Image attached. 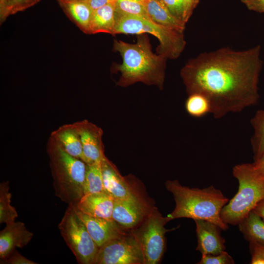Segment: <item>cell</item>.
I'll return each mask as SVG.
<instances>
[{
    "label": "cell",
    "instance_id": "7a4b0ae2",
    "mask_svg": "<svg viewBox=\"0 0 264 264\" xmlns=\"http://www.w3.org/2000/svg\"><path fill=\"white\" fill-rule=\"evenodd\" d=\"M113 49L122 58L121 64L112 67L113 72L121 73L118 86L126 87L141 82L163 88L167 59L153 52L146 35L139 34L135 44L115 40Z\"/></svg>",
    "mask_w": 264,
    "mask_h": 264
},
{
    "label": "cell",
    "instance_id": "ba28073f",
    "mask_svg": "<svg viewBox=\"0 0 264 264\" xmlns=\"http://www.w3.org/2000/svg\"><path fill=\"white\" fill-rule=\"evenodd\" d=\"M170 221L155 208L136 228L131 230L141 249L144 264H156L161 260L165 249V224Z\"/></svg>",
    "mask_w": 264,
    "mask_h": 264
},
{
    "label": "cell",
    "instance_id": "4dcf8cb0",
    "mask_svg": "<svg viewBox=\"0 0 264 264\" xmlns=\"http://www.w3.org/2000/svg\"><path fill=\"white\" fill-rule=\"evenodd\" d=\"M183 5V21L186 23L192 16L199 0H182Z\"/></svg>",
    "mask_w": 264,
    "mask_h": 264
},
{
    "label": "cell",
    "instance_id": "44dd1931",
    "mask_svg": "<svg viewBox=\"0 0 264 264\" xmlns=\"http://www.w3.org/2000/svg\"><path fill=\"white\" fill-rule=\"evenodd\" d=\"M245 240L264 245V220L253 210L238 224Z\"/></svg>",
    "mask_w": 264,
    "mask_h": 264
},
{
    "label": "cell",
    "instance_id": "f1b7e54d",
    "mask_svg": "<svg viewBox=\"0 0 264 264\" xmlns=\"http://www.w3.org/2000/svg\"><path fill=\"white\" fill-rule=\"evenodd\" d=\"M0 264H37L21 254L16 249L14 250L7 257L0 261Z\"/></svg>",
    "mask_w": 264,
    "mask_h": 264
},
{
    "label": "cell",
    "instance_id": "603a6c76",
    "mask_svg": "<svg viewBox=\"0 0 264 264\" xmlns=\"http://www.w3.org/2000/svg\"><path fill=\"white\" fill-rule=\"evenodd\" d=\"M102 192L106 191L103 183L101 162L87 164L84 195Z\"/></svg>",
    "mask_w": 264,
    "mask_h": 264
},
{
    "label": "cell",
    "instance_id": "277c9868",
    "mask_svg": "<svg viewBox=\"0 0 264 264\" xmlns=\"http://www.w3.org/2000/svg\"><path fill=\"white\" fill-rule=\"evenodd\" d=\"M47 153L56 197L68 205H75L84 195L87 164L65 152L49 137Z\"/></svg>",
    "mask_w": 264,
    "mask_h": 264
},
{
    "label": "cell",
    "instance_id": "7c38bea8",
    "mask_svg": "<svg viewBox=\"0 0 264 264\" xmlns=\"http://www.w3.org/2000/svg\"><path fill=\"white\" fill-rule=\"evenodd\" d=\"M73 205L78 216L85 224L90 236L97 246L102 245L127 233L112 219L95 218L87 215Z\"/></svg>",
    "mask_w": 264,
    "mask_h": 264
},
{
    "label": "cell",
    "instance_id": "4316f807",
    "mask_svg": "<svg viewBox=\"0 0 264 264\" xmlns=\"http://www.w3.org/2000/svg\"><path fill=\"white\" fill-rule=\"evenodd\" d=\"M232 257L225 250L217 255H202L198 264H234Z\"/></svg>",
    "mask_w": 264,
    "mask_h": 264
},
{
    "label": "cell",
    "instance_id": "f546056e",
    "mask_svg": "<svg viewBox=\"0 0 264 264\" xmlns=\"http://www.w3.org/2000/svg\"><path fill=\"white\" fill-rule=\"evenodd\" d=\"M41 0H13L10 15L23 11L39 2Z\"/></svg>",
    "mask_w": 264,
    "mask_h": 264
},
{
    "label": "cell",
    "instance_id": "d590c367",
    "mask_svg": "<svg viewBox=\"0 0 264 264\" xmlns=\"http://www.w3.org/2000/svg\"><path fill=\"white\" fill-rule=\"evenodd\" d=\"M264 220V199L260 201L253 210Z\"/></svg>",
    "mask_w": 264,
    "mask_h": 264
},
{
    "label": "cell",
    "instance_id": "4fadbf2b",
    "mask_svg": "<svg viewBox=\"0 0 264 264\" xmlns=\"http://www.w3.org/2000/svg\"><path fill=\"white\" fill-rule=\"evenodd\" d=\"M194 221L198 239L197 250L201 255H217L225 251V240L221 236L222 229L219 225L204 220Z\"/></svg>",
    "mask_w": 264,
    "mask_h": 264
},
{
    "label": "cell",
    "instance_id": "74e56055",
    "mask_svg": "<svg viewBox=\"0 0 264 264\" xmlns=\"http://www.w3.org/2000/svg\"><path fill=\"white\" fill-rule=\"evenodd\" d=\"M79 0L82 1H87L88 0Z\"/></svg>",
    "mask_w": 264,
    "mask_h": 264
},
{
    "label": "cell",
    "instance_id": "ffe728a7",
    "mask_svg": "<svg viewBox=\"0 0 264 264\" xmlns=\"http://www.w3.org/2000/svg\"><path fill=\"white\" fill-rule=\"evenodd\" d=\"M116 23L115 2L93 11L89 34L106 33L114 34Z\"/></svg>",
    "mask_w": 264,
    "mask_h": 264
},
{
    "label": "cell",
    "instance_id": "9a60e30c",
    "mask_svg": "<svg viewBox=\"0 0 264 264\" xmlns=\"http://www.w3.org/2000/svg\"><path fill=\"white\" fill-rule=\"evenodd\" d=\"M33 234L23 222L13 221L6 224L0 232V259L7 257L16 247L23 248L31 240Z\"/></svg>",
    "mask_w": 264,
    "mask_h": 264
},
{
    "label": "cell",
    "instance_id": "30bf717a",
    "mask_svg": "<svg viewBox=\"0 0 264 264\" xmlns=\"http://www.w3.org/2000/svg\"><path fill=\"white\" fill-rule=\"evenodd\" d=\"M153 209L139 197L115 199L112 219L125 230L137 227Z\"/></svg>",
    "mask_w": 264,
    "mask_h": 264
},
{
    "label": "cell",
    "instance_id": "8d00e7d4",
    "mask_svg": "<svg viewBox=\"0 0 264 264\" xmlns=\"http://www.w3.org/2000/svg\"><path fill=\"white\" fill-rule=\"evenodd\" d=\"M260 246V248L261 249V250L262 251V254H263V257L264 258V244H259L258 243Z\"/></svg>",
    "mask_w": 264,
    "mask_h": 264
},
{
    "label": "cell",
    "instance_id": "8fae6325",
    "mask_svg": "<svg viewBox=\"0 0 264 264\" xmlns=\"http://www.w3.org/2000/svg\"><path fill=\"white\" fill-rule=\"evenodd\" d=\"M80 136L82 149V160L87 164L101 163L106 157L102 129L96 125L83 120L74 123Z\"/></svg>",
    "mask_w": 264,
    "mask_h": 264
},
{
    "label": "cell",
    "instance_id": "e575fe53",
    "mask_svg": "<svg viewBox=\"0 0 264 264\" xmlns=\"http://www.w3.org/2000/svg\"><path fill=\"white\" fill-rule=\"evenodd\" d=\"M251 164L256 171L264 175V153L259 159Z\"/></svg>",
    "mask_w": 264,
    "mask_h": 264
},
{
    "label": "cell",
    "instance_id": "836d02e7",
    "mask_svg": "<svg viewBox=\"0 0 264 264\" xmlns=\"http://www.w3.org/2000/svg\"><path fill=\"white\" fill-rule=\"evenodd\" d=\"M115 0H88L87 2L93 11L109 3L114 2Z\"/></svg>",
    "mask_w": 264,
    "mask_h": 264
},
{
    "label": "cell",
    "instance_id": "3957f363",
    "mask_svg": "<svg viewBox=\"0 0 264 264\" xmlns=\"http://www.w3.org/2000/svg\"><path fill=\"white\" fill-rule=\"evenodd\" d=\"M165 186L172 193L176 203L174 210L167 216L170 220L183 218L201 219L217 224L222 230L228 229L220 213L229 200L220 190L213 186L203 189L190 188L182 185L176 179L167 180Z\"/></svg>",
    "mask_w": 264,
    "mask_h": 264
},
{
    "label": "cell",
    "instance_id": "1f68e13d",
    "mask_svg": "<svg viewBox=\"0 0 264 264\" xmlns=\"http://www.w3.org/2000/svg\"><path fill=\"white\" fill-rule=\"evenodd\" d=\"M249 10L264 13V0H241Z\"/></svg>",
    "mask_w": 264,
    "mask_h": 264
},
{
    "label": "cell",
    "instance_id": "6da1fadb",
    "mask_svg": "<svg viewBox=\"0 0 264 264\" xmlns=\"http://www.w3.org/2000/svg\"><path fill=\"white\" fill-rule=\"evenodd\" d=\"M261 46L243 50L228 47L200 53L180 70L189 95L199 93L209 100L214 118L239 112L256 104L263 62Z\"/></svg>",
    "mask_w": 264,
    "mask_h": 264
},
{
    "label": "cell",
    "instance_id": "7402d4cb",
    "mask_svg": "<svg viewBox=\"0 0 264 264\" xmlns=\"http://www.w3.org/2000/svg\"><path fill=\"white\" fill-rule=\"evenodd\" d=\"M250 123L254 130L251 144L255 161L264 153V110H258Z\"/></svg>",
    "mask_w": 264,
    "mask_h": 264
},
{
    "label": "cell",
    "instance_id": "52a82bcc",
    "mask_svg": "<svg viewBox=\"0 0 264 264\" xmlns=\"http://www.w3.org/2000/svg\"><path fill=\"white\" fill-rule=\"evenodd\" d=\"M58 227L77 262L80 264H94L99 247L73 205H68Z\"/></svg>",
    "mask_w": 264,
    "mask_h": 264
},
{
    "label": "cell",
    "instance_id": "9c48e42d",
    "mask_svg": "<svg viewBox=\"0 0 264 264\" xmlns=\"http://www.w3.org/2000/svg\"><path fill=\"white\" fill-rule=\"evenodd\" d=\"M139 244L130 231L99 247L94 264H144Z\"/></svg>",
    "mask_w": 264,
    "mask_h": 264
},
{
    "label": "cell",
    "instance_id": "ac0fdd59",
    "mask_svg": "<svg viewBox=\"0 0 264 264\" xmlns=\"http://www.w3.org/2000/svg\"><path fill=\"white\" fill-rule=\"evenodd\" d=\"M67 17L84 33L89 34L93 10L87 1L57 0Z\"/></svg>",
    "mask_w": 264,
    "mask_h": 264
},
{
    "label": "cell",
    "instance_id": "e0dca14e",
    "mask_svg": "<svg viewBox=\"0 0 264 264\" xmlns=\"http://www.w3.org/2000/svg\"><path fill=\"white\" fill-rule=\"evenodd\" d=\"M67 153L83 159V149L79 132L74 123L65 124L53 131L50 136Z\"/></svg>",
    "mask_w": 264,
    "mask_h": 264
},
{
    "label": "cell",
    "instance_id": "2e32d148",
    "mask_svg": "<svg viewBox=\"0 0 264 264\" xmlns=\"http://www.w3.org/2000/svg\"><path fill=\"white\" fill-rule=\"evenodd\" d=\"M114 198L106 192L83 196L74 205L79 211L90 217L112 219Z\"/></svg>",
    "mask_w": 264,
    "mask_h": 264
},
{
    "label": "cell",
    "instance_id": "d6a6232c",
    "mask_svg": "<svg viewBox=\"0 0 264 264\" xmlns=\"http://www.w3.org/2000/svg\"><path fill=\"white\" fill-rule=\"evenodd\" d=\"M13 0H0V22L3 23L10 16V11Z\"/></svg>",
    "mask_w": 264,
    "mask_h": 264
},
{
    "label": "cell",
    "instance_id": "83f0119b",
    "mask_svg": "<svg viewBox=\"0 0 264 264\" xmlns=\"http://www.w3.org/2000/svg\"><path fill=\"white\" fill-rule=\"evenodd\" d=\"M172 14L183 21V5L182 0H161Z\"/></svg>",
    "mask_w": 264,
    "mask_h": 264
},
{
    "label": "cell",
    "instance_id": "5bb4252c",
    "mask_svg": "<svg viewBox=\"0 0 264 264\" xmlns=\"http://www.w3.org/2000/svg\"><path fill=\"white\" fill-rule=\"evenodd\" d=\"M103 180L106 192L114 199L138 197L116 166L106 156L101 162Z\"/></svg>",
    "mask_w": 264,
    "mask_h": 264
},
{
    "label": "cell",
    "instance_id": "484cf974",
    "mask_svg": "<svg viewBox=\"0 0 264 264\" xmlns=\"http://www.w3.org/2000/svg\"><path fill=\"white\" fill-rule=\"evenodd\" d=\"M115 16L134 15L149 18L143 0H115Z\"/></svg>",
    "mask_w": 264,
    "mask_h": 264
},
{
    "label": "cell",
    "instance_id": "5b68a950",
    "mask_svg": "<svg viewBox=\"0 0 264 264\" xmlns=\"http://www.w3.org/2000/svg\"><path fill=\"white\" fill-rule=\"evenodd\" d=\"M232 173L239 189L222 209L220 217L227 224L238 225L264 199V175L256 171L251 163L236 165Z\"/></svg>",
    "mask_w": 264,
    "mask_h": 264
},
{
    "label": "cell",
    "instance_id": "d6986e66",
    "mask_svg": "<svg viewBox=\"0 0 264 264\" xmlns=\"http://www.w3.org/2000/svg\"><path fill=\"white\" fill-rule=\"evenodd\" d=\"M148 16L155 23L184 32L185 24L173 15L161 0H143Z\"/></svg>",
    "mask_w": 264,
    "mask_h": 264
},
{
    "label": "cell",
    "instance_id": "8992f818",
    "mask_svg": "<svg viewBox=\"0 0 264 264\" xmlns=\"http://www.w3.org/2000/svg\"><path fill=\"white\" fill-rule=\"evenodd\" d=\"M114 34L150 33L159 41L158 54L166 59H175L182 52L186 45L183 32L155 23L149 18L134 15L115 16Z\"/></svg>",
    "mask_w": 264,
    "mask_h": 264
},
{
    "label": "cell",
    "instance_id": "cb8c5ba5",
    "mask_svg": "<svg viewBox=\"0 0 264 264\" xmlns=\"http://www.w3.org/2000/svg\"><path fill=\"white\" fill-rule=\"evenodd\" d=\"M9 182L0 184V223L5 224L15 221L18 217L14 207L11 204L12 194L9 191Z\"/></svg>",
    "mask_w": 264,
    "mask_h": 264
},
{
    "label": "cell",
    "instance_id": "d4e9b609",
    "mask_svg": "<svg viewBox=\"0 0 264 264\" xmlns=\"http://www.w3.org/2000/svg\"><path fill=\"white\" fill-rule=\"evenodd\" d=\"M185 107L187 113L194 117H200L210 113L211 107L209 100L199 93L189 95Z\"/></svg>",
    "mask_w": 264,
    "mask_h": 264
}]
</instances>
